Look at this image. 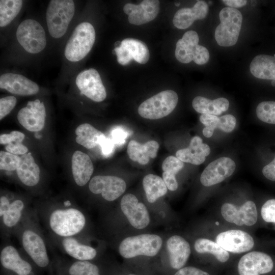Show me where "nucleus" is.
Instances as JSON below:
<instances>
[{"label":"nucleus","instance_id":"obj_10","mask_svg":"<svg viewBox=\"0 0 275 275\" xmlns=\"http://www.w3.org/2000/svg\"><path fill=\"white\" fill-rule=\"evenodd\" d=\"M121 209L130 224L135 228L142 229L150 223V216L146 206L140 202L133 194H127L122 198Z\"/></svg>","mask_w":275,"mask_h":275},{"label":"nucleus","instance_id":"obj_47","mask_svg":"<svg viewBox=\"0 0 275 275\" xmlns=\"http://www.w3.org/2000/svg\"><path fill=\"white\" fill-rule=\"evenodd\" d=\"M200 121L206 126H210L215 129L217 128L219 117L213 115L202 114L200 117Z\"/></svg>","mask_w":275,"mask_h":275},{"label":"nucleus","instance_id":"obj_45","mask_svg":"<svg viewBox=\"0 0 275 275\" xmlns=\"http://www.w3.org/2000/svg\"><path fill=\"white\" fill-rule=\"evenodd\" d=\"M128 133L125 130L121 127L114 128L111 131L112 140L115 144L122 145L125 142Z\"/></svg>","mask_w":275,"mask_h":275},{"label":"nucleus","instance_id":"obj_23","mask_svg":"<svg viewBox=\"0 0 275 275\" xmlns=\"http://www.w3.org/2000/svg\"><path fill=\"white\" fill-rule=\"evenodd\" d=\"M72 172L75 183L80 186L86 185L93 173L94 167L87 154L77 150L72 157Z\"/></svg>","mask_w":275,"mask_h":275},{"label":"nucleus","instance_id":"obj_6","mask_svg":"<svg viewBox=\"0 0 275 275\" xmlns=\"http://www.w3.org/2000/svg\"><path fill=\"white\" fill-rule=\"evenodd\" d=\"M178 101V96L175 91H163L142 102L138 108V113L145 119H159L172 113Z\"/></svg>","mask_w":275,"mask_h":275},{"label":"nucleus","instance_id":"obj_21","mask_svg":"<svg viewBox=\"0 0 275 275\" xmlns=\"http://www.w3.org/2000/svg\"><path fill=\"white\" fill-rule=\"evenodd\" d=\"M0 261L2 266L16 275H29L32 271V265L20 256L12 245L5 247L1 252Z\"/></svg>","mask_w":275,"mask_h":275},{"label":"nucleus","instance_id":"obj_56","mask_svg":"<svg viewBox=\"0 0 275 275\" xmlns=\"http://www.w3.org/2000/svg\"><path fill=\"white\" fill-rule=\"evenodd\" d=\"M271 85L272 86H275V80H272V81H271Z\"/></svg>","mask_w":275,"mask_h":275},{"label":"nucleus","instance_id":"obj_27","mask_svg":"<svg viewBox=\"0 0 275 275\" xmlns=\"http://www.w3.org/2000/svg\"><path fill=\"white\" fill-rule=\"evenodd\" d=\"M192 105L198 113L217 116L227 111L229 102L223 97L211 100L204 97L197 96L193 99Z\"/></svg>","mask_w":275,"mask_h":275},{"label":"nucleus","instance_id":"obj_11","mask_svg":"<svg viewBox=\"0 0 275 275\" xmlns=\"http://www.w3.org/2000/svg\"><path fill=\"white\" fill-rule=\"evenodd\" d=\"M46 116L44 103L36 99L29 101L26 106L19 110L17 114V119L28 130L38 132L43 128Z\"/></svg>","mask_w":275,"mask_h":275},{"label":"nucleus","instance_id":"obj_25","mask_svg":"<svg viewBox=\"0 0 275 275\" xmlns=\"http://www.w3.org/2000/svg\"><path fill=\"white\" fill-rule=\"evenodd\" d=\"M16 172L21 182L26 186H35L39 181L40 169L31 153L20 156Z\"/></svg>","mask_w":275,"mask_h":275},{"label":"nucleus","instance_id":"obj_57","mask_svg":"<svg viewBox=\"0 0 275 275\" xmlns=\"http://www.w3.org/2000/svg\"><path fill=\"white\" fill-rule=\"evenodd\" d=\"M174 4H175V5L176 6L178 7L180 5V3H175Z\"/></svg>","mask_w":275,"mask_h":275},{"label":"nucleus","instance_id":"obj_2","mask_svg":"<svg viewBox=\"0 0 275 275\" xmlns=\"http://www.w3.org/2000/svg\"><path fill=\"white\" fill-rule=\"evenodd\" d=\"M95 31L89 22L77 25L65 46L64 55L72 62L83 59L91 50L95 40Z\"/></svg>","mask_w":275,"mask_h":275},{"label":"nucleus","instance_id":"obj_15","mask_svg":"<svg viewBox=\"0 0 275 275\" xmlns=\"http://www.w3.org/2000/svg\"><path fill=\"white\" fill-rule=\"evenodd\" d=\"M216 243L227 252L242 253L250 251L254 245L253 237L239 230H230L220 233L216 238Z\"/></svg>","mask_w":275,"mask_h":275},{"label":"nucleus","instance_id":"obj_54","mask_svg":"<svg viewBox=\"0 0 275 275\" xmlns=\"http://www.w3.org/2000/svg\"><path fill=\"white\" fill-rule=\"evenodd\" d=\"M214 128L210 126H206L203 129V134L206 138L211 137L213 133Z\"/></svg>","mask_w":275,"mask_h":275},{"label":"nucleus","instance_id":"obj_34","mask_svg":"<svg viewBox=\"0 0 275 275\" xmlns=\"http://www.w3.org/2000/svg\"><path fill=\"white\" fill-rule=\"evenodd\" d=\"M23 5L20 0L0 1V26L8 25L17 16Z\"/></svg>","mask_w":275,"mask_h":275},{"label":"nucleus","instance_id":"obj_7","mask_svg":"<svg viewBox=\"0 0 275 275\" xmlns=\"http://www.w3.org/2000/svg\"><path fill=\"white\" fill-rule=\"evenodd\" d=\"M19 44L28 52L36 54L42 51L46 45V34L40 23L33 19L22 21L16 31Z\"/></svg>","mask_w":275,"mask_h":275},{"label":"nucleus","instance_id":"obj_36","mask_svg":"<svg viewBox=\"0 0 275 275\" xmlns=\"http://www.w3.org/2000/svg\"><path fill=\"white\" fill-rule=\"evenodd\" d=\"M69 275H100L98 267L88 261L78 260L68 269Z\"/></svg>","mask_w":275,"mask_h":275},{"label":"nucleus","instance_id":"obj_39","mask_svg":"<svg viewBox=\"0 0 275 275\" xmlns=\"http://www.w3.org/2000/svg\"><path fill=\"white\" fill-rule=\"evenodd\" d=\"M20 161V156L1 151L0 152V169L8 171L16 170Z\"/></svg>","mask_w":275,"mask_h":275},{"label":"nucleus","instance_id":"obj_48","mask_svg":"<svg viewBox=\"0 0 275 275\" xmlns=\"http://www.w3.org/2000/svg\"><path fill=\"white\" fill-rule=\"evenodd\" d=\"M174 275H209L208 273L193 266L179 269Z\"/></svg>","mask_w":275,"mask_h":275},{"label":"nucleus","instance_id":"obj_3","mask_svg":"<svg viewBox=\"0 0 275 275\" xmlns=\"http://www.w3.org/2000/svg\"><path fill=\"white\" fill-rule=\"evenodd\" d=\"M221 23L215 31L217 44L223 47L235 45L238 39L242 22V15L236 9L225 7L219 14Z\"/></svg>","mask_w":275,"mask_h":275},{"label":"nucleus","instance_id":"obj_31","mask_svg":"<svg viewBox=\"0 0 275 275\" xmlns=\"http://www.w3.org/2000/svg\"><path fill=\"white\" fill-rule=\"evenodd\" d=\"M183 167V162L174 156H168L163 161L162 179L169 190L175 191L177 189L178 184L175 175Z\"/></svg>","mask_w":275,"mask_h":275},{"label":"nucleus","instance_id":"obj_30","mask_svg":"<svg viewBox=\"0 0 275 275\" xmlns=\"http://www.w3.org/2000/svg\"><path fill=\"white\" fill-rule=\"evenodd\" d=\"M143 186L147 199L151 203L155 202L159 198L165 195L168 190L162 178L152 174L144 177Z\"/></svg>","mask_w":275,"mask_h":275},{"label":"nucleus","instance_id":"obj_55","mask_svg":"<svg viewBox=\"0 0 275 275\" xmlns=\"http://www.w3.org/2000/svg\"><path fill=\"white\" fill-rule=\"evenodd\" d=\"M35 136L37 139H40L41 138V135L37 132L35 134Z\"/></svg>","mask_w":275,"mask_h":275},{"label":"nucleus","instance_id":"obj_38","mask_svg":"<svg viewBox=\"0 0 275 275\" xmlns=\"http://www.w3.org/2000/svg\"><path fill=\"white\" fill-rule=\"evenodd\" d=\"M197 45L188 43L182 39H179L176 45L175 52L176 58L182 63L186 64L190 62L193 60L194 54Z\"/></svg>","mask_w":275,"mask_h":275},{"label":"nucleus","instance_id":"obj_32","mask_svg":"<svg viewBox=\"0 0 275 275\" xmlns=\"http://www.w3.org/2000/svg\"><path fill=\"white\" fill-rule=\"evenodd\" d=\"M129 56L140 64L146 63L150 57L149 51L146 44L143 41L133 38H126L121 42Z\"/></svg>","mask_w":275,"mask_h":275},{"label":"nucleus","instance_id":"obj_41","mask_svg":"<svg viewBox=\"0 0 275 275\" xmlns=\"http://www.w3.org/2000/svg\"><path fill=\"white\" fill-rule=\"evenodd\" d=\"M17 102L15 97L8 96L0 99V119L8 115L14 108Z\"/></svg>","mask_w":275,"mask_h":275},{"label":"nucleus","instance_id":"obj_49","mask_svg":"<svg viewBox=\"0 0 275 275\" xmlns=\"http://www.w3.org/2000/svg\"><path fill=\"white\" fill-rule=\"evenodd\" d=\"M99 145L103 155L106 157L110 156L114 150L115 143L112 139L106 137Z\"/></svg>","mask_w":275,"mask_h":275},{"label":"nucleus","instance_id":"obj_37","mask_svg":"<svg viewBox=\"0 0 275 275\" xmlns=\"http://www.w3.org/2000/svg\"><path fill=\"white\" fill-rule=\"evenodd\" d=\"M256 115L261 121L275 124V101H264L260 103L256 108Z\"/></svg>","mask_w":275,"mask_h":275},{"label":"nucleus","instance_id":"obj_28","mask_svg":"<svg viewBox=\"0 0 275 275\" xmlns=\"http://www.w3.org/2000/svg\"><path fill=\"white\" fill-rule=\"evenodd\" d=\"M76 142L87 149H92L106 138L100 131L88 123L79 125L75 131Z\"/></svg>","mask_w":275,"mask_h":275},{"label":"nucleus","instance_id":"obj_4","mask_svg":"<svg viewBox=\"0 0 275 275\" xmlns=\"http://www.w3.org/2000/svg\"><path fill=\"white\" fill-rule=\"evenodd\" d=\"M161 238L155 234H144L125 238L119 247L120 254L125 258L138 256L153 257L160 250Z\"/></svg>","mask_w":275,"mask_h":275},{"label":"nucleus","instance_id":"obj_18","mask_svg":"<svg viewBox=\"0 0 275 275\" xmlns=\"http://www.w3.org/2000/svg\"><path fill=\"white\" fill-rule=\"evenodd\" d=\"M0 88L12 94L21 96L34 95L39 91L37 83L22 75L11 72L1 75Z\"/></svg>","mask_w":275,"mask_h":275},{"label":"nucleus","instance_id":"obj_5","mask_svg":"<svg viewBox=\"0 0 275 275\" xmlns=\"http://www.w3.org/2000/svg\"><path fill=\"white\" fill-rule=\"evenodd\" d=\"M51 229L62 237H71L84 228L86 218L83 213L75 208L57 209L49 217Z\"/></svg>","mask_w":275,"mask_h":275},{"label":"nucleus","instance_id":"obj_17","mask_svg":"<svg viewBox=\"0 0 275 275\" xmlns=\"http://www.w3.org/2000/svg\"><path fill=\"white\" fill-rule=\"evenodd\" d=\"M22 242L24 250L38 266L44 268L48 266L49 260L46 246L39 235L26 230L22 234Z\"/></svg>","mask_w":275,"mask_h":275},{"label":"nucleus","instance_id":"obj_19","mask_svg":"<svg viewBox=\"0 0 275 275\" xmlns=\"http://www.w3.org/2000/svg\"><path fill=\"white\" fill-rule=\"evenodd\" d=\"M210 153L209 146L203 143L200 137L195 136L191 139L189 146L178 150L176 153V156L182 162L199 165L205 160L206 157Z\"/></svg>","mask_w":275,"mask_h":275},{"label":"nucleus","instance_id":"obj_53","mask_svg":"<svg viewBox=\"0 0 275 275\" xmlns=\"http://www.w3.org/2000/svg\"><path fill=\"white\" fill-rule=\"evenodd\" d=\"M11 203L8 199L5 196H2L0 198V216H3L9 209Z\"/></svg>","mask_w":275,"mask_h":275},{"label":"nucleus","instance_id":"obj_26","mask_svg":"<svg viewBox=\"0 0 275 275\" xmlns=\"http://www.w3.org/2000/svg\"><path fill=\"white\" fill-rule=\"evenodd\" d=\"M250 70L257 78L275 80V57L266 54L256 56L250 64Z\"/></svg>","mask_w":275,"mask_h":275},{"label":"nucleus","instance_id":"obj_50","mask_svg":"<svg viewBox=\"0 0 275 275\" xmlns=\"http://www.w3.org/2000/svg\"><path fill=\"white\" fill-rule=\"evenodd\" d=\"M262 173L267 179L275 181V157L271 162L263 167Z\"/></svg>","mask_w":275,"mask_h":275},{"label":"nucleus","instance_id":"obj_12","mask_svg":"<svg viewBox=\"0 0 275 275\" xmlns=\"http://www.w3.org/2000/svg\"><path fill=\"white\" fill-rule=\"evenodd\" d=\"M223 217L228 222L238 226H251L257 221V210L254 202L248 201L238 208L228 203L224 204L221 209Z\"/></svg>","mask_w":275,"mask_h":275},{"label":"nucleus","instance_id":"obj_43","mask_svg":"<svg viewBox=\"0 0 275 275\" xmlns=\"http://www.w3.org/2000/svg\"><path fill=\"white\" fill-rule=\"evenodd\" d=\"M25 137L24 134L18 131H13L10 133L2 134L0 136V143L7 145L10 143H22Z\"/></svg>","mask_w":275,"mask_h":275},{"label":"nucleus","instance_id":"obj_8","mask_svg":"<svg viewBox=\"0 0 275 275\" xmlns=\"http://www.w3.org/2000/svg\"><path fill=\"white\" fill-rule=\"evenodd\" d=\"M75 84L80 93L95 102H101L106 92L98 72L90 68L80 72L76 76Z\"/></svg>","mask_w":275,"mask_h":275},{"label":"nucleus","instance_id":"obj_14","mask_svg":"<svg viewBox=\"0 0 275 275\" xmlns=\"http://www.w3.org/2000/svg\"><path fill=\"white\" fill-rule=\"evenodd\" d=\"M235 162L230 158L222 157L211 162L204 170L200 181L205 186L221 183L230 177L235 170Z\"/></svg>","mask_w":275,"mask_h":275},{"label":"nucleus","instance_id":"obj_33","mask_svg":"<svg viewBox=\"0 0 275 275\" xmlns=\"http://www.w3.org/2000/svg\"><path fill=\"white\" fill-rule=\"evenodd\" d=\"M195 250L199 253H209L222 263L226 262L229 258V253L218 243L206 238H199L195 242Z\"/></svg>","mask_w":275,"mask_h":275},{"label":"nucleus","instance_id":"obj_29","mask_svg":"<svg viewBox=\"0 0 275 275\" xmlns=\"http://www.w3.org/2000/svg\"><path fill=\"white\" fill-rule=\"evenodd\" d=\"M62 245L69 256L79 261L92 260L97 254L94 248L81 244L71 237H65L62 241Z\"/></svg>","mask_w":275,"mask_h":275},{"label":"nucleus","instance_id":"obj_9","mask_svg":"<svg viewBox=\"0 0 275 275\" xmlns=\"http://www.w3.org/2000/svg\"><path fill=\"white\" fill-rule=\"evenodd\" d=\"M126 187L124 180L114 176L97 175L93 177L89 184L92 193L101 194L103 198L108 201L118 198L124 193Z\"/></svg>","mask_w":275,"mask_h":275},{"label":"nucleus","instance_id":"obj_20","mask_svg":"<svg viewBox=\"0 0 275 275\" xmlns=\"http://www.w3.org/2000/svg\"><path fill=\"white\" fill-rule=\"evenodd\" d=\"M167 248L171 267L175 269L182 268L190 254L188 242L180 236L174 235L167 240Z\"/></svg>","mask_w":275,"mask_h":275},{"label":"nucleus","instance_id":"obj_13","mask_svg":"<svg viewBox=\"0 0 275 275\" xmlns=\"http://www.w3.org/2000/svg\"><path fill=\"white\" fill-rule=\"evenodd\" d=\"M273 267L271 258L260 252H252L242 256L239 261V275H260L270 272Z\"/></svg>","mask_w":275,"mask_h":275},{"label":"nucleus","instance_id":"obj_51","mask_svg":"<svg viewBox=\"0 0 275 275\" xmlns=\"http://www.w3.org/2000/svg\"><path fill=\"white\" fill-rule=\"evenodd\" d=\"M181 39L185 42L194 45H198L199 41L198 34L194 31L185 32Z\"/></svg>","mask_w":275,"mask_h":275},{"label":"nucleus","instance_id":"obj_46","mask_svg":"<svg viewBox=\"0 0 275 275\" xmlns=\"http://www.w3.org/2000/svg\"><path fill=\"white\" fill-rule=\"evenodd\" d=\"M7 152L15 155H23L28 151V148L22 143H10L5 146Z\"/></svg>","mask_w":275,"mask_h":275},{"label":"nucleus","instance_id":"obj_16","mask_svg":"<svg viewBox=\"0 0 275 275\" xmlns=\"http://www.w3.org/2000/svg\"><path fill=\"white\" fill-rule=\"evenodd\" d=\"M160 3L157 0H144L139 5L125 4L124 12L128 15V21L132 24L141 25L153 20L158 15Z\"/></svg>","mask_w":275,"mask_h":275},{"label":"nucleus","instance_id":"obj_40","mask_svg":"<svg viewBox=\"0 0 275 275\" xmlns=\"http://www.w3.org/2000/svg\"><path fill=\"white\" fill-rule=\"evenodd\" d=\"M261 213L264 221L275 223V199L267 201L261 208Z\"/></svg>","mask_w":275,"mask_h":275},{"label":"nucleus","instance_id":"obj_58","mask_svg":"<svg viewBox=\"0 0 275 275\" xmlns=\"http://www.w3.org/2000/svg\"><path fill=\"white\" fill-rule=\"evenodd\" d=\"M273 57H275V54H274V55L273 56Z\"/></svg>","mask_w":275,"mask_h":275},{"label":"nucleus","instance_id":"obj_42","mask_svg":"<svg viewBox=\"0 0 275 275\" xmlns=\"http://www.w3.org/2000/svg\"><path fill=\"white\" fill-rule=\"evenodd\" d=\"M236 124L235 117L230 114L225 115L219 118L217 128L225 132H232Z\"/></svg>","mask_w":275,"mask_h":275},{"label":"nucleus","instance_id":"obj_24","mask_svg":"<svg viewBox=\"0 0 275 275\" xmlns=\"http://www.w3.org/2000/svg\"><path fill=\"white\" fill-rule=\"evenodd\" d=\"M158 149L159 144L155 141H148L143 144L131 140L127 146V152L130 159L145 165L149 162L150 158L156 157Z\"/></svg>","mask_w":275,"mask_h":275},{"label":"nucleus","instance_id":"obj_22","mask_svg":"<svg viewBox=\"0 0 275 275\" xmlns=\"http://www.w3.org/2000/svg\"><path fill=\"white\" fill-rule=\"evenodd\" d=\"M208 6L203 1H198L191 8H183L178 10L173 19V23L179 29H185L196 20L204 19L207 15Z\"/></svg>","mask_w":275,"mask_h":275},{"label":"nucleus","instance_id":"obj_1","mask_svg":"<svg viewBox=\"0 0 275 275\" xmlns=\"http://www.w3.org/2000/svg\"><path fill=\"white\" fill-rule=\"evenodd\" d=\"M75 13L71 0H52L46 9V20L50 35L60 38L66 33Z\"/></svg>","mask_w":275,"mask_h":275},{"label":"nucleus","instance_id":"obj_52","mask_svg":"<svg viewBox=\"0 0 275 275\" xmlns=\"http://www.w3.org/2000/svg\"><path fill=\"white\" fill-rule=\"evenodd\" d=\"M222 2L229 7L235 9L242 7L247 3L245 0H224Z\"/></svg>","mask_w":275,"mask_h":275},{"label":"nucleus","instance_id":"obj_59","mask_svg":"<svg viewBox=\"0 0 275 275\" xmlns=\"http://www.w3.org/2000/svg\"><path fill=\"white\" fill-rule=\"evenodd\" d=\"M129 275H135V274H129Z\"/></svg>","mask_w":275,"mask_h":275},{"label":"nucleus","instance_id":"obj_35","mask_svg":"<svg viewBox=\"0 0 275 275\" xmlns=\"http://www.w3.org/2000/svg\"><path fill=\"white\" fill-rule=\"evenodd\" d=\"M23 202L20 200H16L12 202L7 211L3 216L5 225L8 227L15 226L19 221L23 209Z\"/></svg>","mask_w":275,"mask_h":275},{"label":"nucleus","instance_id":"obj_44","mask_svg":"<svg viewBox=\"0 0 275 275\" xmlns=\"http://www.w3.org/2000/svg\"><path fill=\"white\" fill-rule=\"evenodd\" d=\"M209 59V52L204 46L197 45L196 46L193 61L198 65L207 63Z\"/></svg>","mask_w":275,"mask_h":275}]
</instances>
